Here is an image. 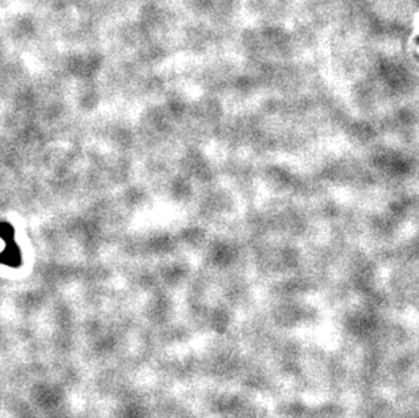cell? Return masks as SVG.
<instances>
[{"instance_id": "6da1fadb", "label": "cell", "mask_w": 419, "mask_h": 418, "mask_svg": "<svg viewBox=\"0 0 419 418\" xmlns=\"http://www.w3.org/2000/svg\"><path fill=\"white\" fill-rule=\"evenodd\" d=\"M15 231L10 223L0 221V238L5 240L6 247L0 254V264L9 266H19L21 264V250L15 242Z\"/></svg>"}]
</instances>
